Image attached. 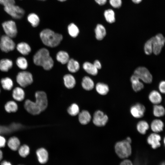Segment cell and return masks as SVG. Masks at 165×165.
I'll list each match as a JSON object with an SVG mask.
<instances>
[{"instance_id": "13", "label": "cell", "mask_w": 165, "mask_h": 165, "mask_svg": "<svg viewBox=\"0 0 165 165\" xmlns=\"http://www.w3.org/2000/svg\"><path fill=\"white\" fill-rule=\"evenodd\" d=\"M161 139L160 136L158 133H153L150 134L148 137L147 142L154 149L157 148L160 146V141Z\"/></svg>"}, {"instance_id": "23", "label": "cell", "mask_w": 165, "mask_h": 165, "mask_svg": "<svg viewBox=\"0 0 165 165\" xmlns=\"http://www.w3.org/2000/svg\"><path fill=\"white\" fill-rule=\"evenodd\" d=\"M82 86L83 88L86 90H90L93 89L94 83L90 77L85 76L82 79Z\"/></svg>"}, {"instance_id": "14", "label": "cell", "mask_w": 165, "mask_h": 165, "mask_svg": "<svg viewBox=\"0 0 165 165\" xmlns=\"http://www.w3.org/2000/svg\"><path fill=\"white\" fill-rule=\"evenodd\" d=\"M24 107L29 113L33 115H38L42 112L35 102L29 100L25 101Z\"/></svg>"}, {"instance_id": "27", "label": "cell", "mask_w": 165, "mask_h": 165, "mask_svg": "<svg viewBox=\"0 0 165 165\" xmlns=\"http://www.w3.org/2000/svg\"><path fill=\"white\" fill-rule=\"evenodd\" d=\"M56 57L57 61L62 64H67L70 59L68 53L63 51L58 52L57 54Z\"/></svg>"}, {"instance_id": "2", "label": "cell", "mask_w": 165, "mask_h": 165, "mask_svg": "<svg viewBox=\"0 0 165 165\" xmlns=\"http://www.w3.org/2000/svg\"><path fill=\"white\" fill-rule=\"evenodd\" d=\"M40 36L43 44L51 47L58 46L63 39L61 34L55 33L49 29H46L42 31Z\"/></svg>"}, {"instance_id": "55", "label": "cell", "mask_w": 165, "mask_h": 165, "mask_svg": "<svg viewBox=\"0 0 165 165\" xmlns=\"http://www.w3.org/2000/svg\"><path fill=\"white\" fill-rule=\"evenodd\" d=\"M1 0H0V2H1Z\"/></svg>"}, {"instance_id": "28", "label": "cell", "mask_w": 165, "mask_h": 165, "mask_svg": "<svg viewBox=\"0 0 165 165\" xmlns=\"http://www.w3.org/2000/svg\"><path fill=\"white\" fill-rule=\"evenodd\" d=\"M13 97L14 99L18 101H22L24 97V92L21 88H15L13 92Z\"/></svg>"}, {"instance_id": "3", "label": "cell", "mask_w": 165, "mask_h": 165, "mask_svg": "<svg viewBox=\"0 0 165 165\" xmlns=\"http://www.w3.org/2000/svg\"><path fill=\"white\" fill-rule=\"evenodd\" d=\"M131 143L126 140L118 141L115 146V152L121 159H125L130 156L132 152Z\"/></svg>"}, {"instance_id": "31", "label": "cell", "mask_w": 165, "mask_h": 165, "mask_svg": "<svg viewBox=\"0 0 165 165\" xmlns=\"http://www.w3.org/2000/svg\"><path fill=\"white\" fill-rule=\"evenodd\" d=\"M96 89L99 94L102 95L107 94L109 91V88L108 85L101 82L98 83L96 84Z\"/></svg>"}, {"instance_id": "20", "label": "cell", "mask_w": 165, "mask_h": 165, "mask_svg": "<svg viewBox=\"0 0 165 165\" xmlns=\"http://www.w3.org/2000/svg\"><path fill=\"white\" fill-rule=\"evenodd\" d=\"M64 84L68 89H72L75 86L76 81L74 76L70 74L64 75L63 77Z\"/></svg>"}, {"instance_id": "9", "label": "cell", "mask_w": 165, "mask_h": 165, "mask_svg": "<svg viewBox=\"0 0 165 165\" xmlns=\"http://www.w3.org/2000/svg\"><path fill=\"white\" fill-rule=\"evenodd\" d=\"M35 103L41 112L45 110L48 105V100L46 93L42 91H38L35 94Z\"/></svg>"}, {"instance_id": "37", "label": "cell", "mask_w": 165, "mask_h": 165, "mask_svg": "<svg viewBox=\"0 0 165 165\" xmlns=\"http://www.w3.org/2000/svg\"><path fill=\"white\" fill-rule=\"evenodd\" d=\"M5 108L6 111L8 112H15L17 110L18 107L15 102L10 101L6 103Z\"/></svg>"}, {"instance_id": "17", "label": "cell", "mask_w": 165, "mask_h": 165, "mask_svg": "<svg viewBox=\"0 0 165 165\" xmlns=\"http://www.w3.org/2000/svg\"><path fill=\"white\" fill-rule=\"evenodd\" d=\"M130 81L132 88L135 92L140 91L143 88L144 86L143 83L140 81V79L134 74L131 77Z\"/></svg>"}, {"instance_id": "44", "label": "cell", "mask_w": 165, "mask_h": 165, "mask_svg": "<svg viewBox=\"0 0 165 165\" xmlns=\"http://www.w3.org/2000/svg\"><path fill=\"white\" fill-rule=\"evenodd\" d=\"M159 89L161 93L164 94L165 92V82L164 81H161L159 83Z\"/></svg>"}, {"instance_id": "49", "label": "cell", "mask_w": 165, "mask_h": 165, "mask_svg": "<svg viewBox=\"0 0 165 165\" xmlns=\"http://www.w3.org/2000/svg\"><path fill=\"white\" fill-rule=\"evenodd\" d=\"M1 165H12L9 162L5 160L2 162L1 164Z\"/></svg>"}, {"instance_id": "57", "label": "cell", "mask_w": 165, "mask_h": 165, "mask_svg": "<svg viewBox=\"0 0 165 165\" xmlns=\"http://www.w3.org/2000/svg\"></svg>"}, {"instance_id": "51", "label": "cell", "mask_w": 165, "mask_h": 165, "mask_svg": "<svg viewBox=\"0 0 165 165\" xmlns=\"http://www.w3.org/2000/svg\"><path fill=\"white\" fill-rule=\"evenodd\" d=\"M127 141L129 142V143H131V138L129 137H127L126 139H125Z\"/></svg>"}, {"instance_id": "5", "label": "cell", "mask_w": 165, "mask_h": 165, "mask_svg": "<svg viewBox=\"0 0 165 165\" xmlns=\"http://www.w3.org/2000/svg\"><path fill=\"white\" fill-rule=\"evenodd\" d=\"M16 81L21 86L25 87L31 84L33 81L31 73L27 71L19 72L16 77Z\"/></svg>"}, {"instance_id": "30", "label": "cell", "mask_w": 165, "mask_h": 165, "mask_svg": "<svg viewBox=\"0 0 165 165\" xmlns=\"http://www.w3.org/2000/svg\"><path fill=\"white\" fill-rule=\"evenodd\" d=\"M7 145L11 150L16 151L19 148L20 142L17 138L13 137L9 139L8 141Z\"/></svg>"}, {"instance_id": "42", "label": "cell", "mask_w": 165, "mask_h": 165, "mask_svg": "<svg viewBox=\"0 0 165 165\" xmlns=\"http://www.w3.org/2000/svg\"><path fill=\"white\" fill-rule=\"evenodd\" d=\"M109 3L113 7L118 8L121 6L122 2L121 0H109Z\"/></svg>"}, {"instance_id": "4", "label": "cell", "mask_w": 165, "mask_h": 165, "mask_svg": "<svg viewBox=\"0 0 165 165\" xmlns=\"http://www.w3.org/2000/svg\"><path fill=\"white\" fill-rule=\"evenodd\" d=\"M134 75L144 82L150 83L152 80V77L148 70L145 67H140L134 71Z\"/></svg>"}, {"instance_id": "41", "label": "cell", "mask_w": 165, "mask_h": 165, "mask_svg": "<svg viewBox=\"0 0 165 165\" xmlns=\"http://www.w3.org/2000/svg\"><path fill=\"white\" fill-rule=\"evenodd\" d=\"M144 49L145 53L147 55L151 54L153 52L152 38L146 42L144 46Z\"/></svg>"}, {"instance_id": "35", "label": "cell", "mask_w": 165, "mask_h": 165, "mask_svg": "<svg viewBox=\"0 0 165 165\" xmlns=\"http://www.w3.org/2000/svg\"><path fill=\"white\" fill-rule=\"evenodd\" d=\"M1 82L2 88L4 89L7 90H10L13 86L12 80L8 77L2 79Z\"/></svg>"}, {"instance_id": "16", "label": "cell", "mask_w": 165, "mask_h": 165, "mask_svg": "<svg viewBox=\"0 0 165 165\" xmlns=\"http://www.w3.org/2000/svg\"><path fill=\"white\" fill-rule=\"evenodd\" d=\"M164 126V123L161 120L156 119L152 121L150 127L153 133H158L163 131Z\"/></svg>"}, {"instance_id": "46", "label": "cell", "mask_w": 165, "mask_h": 165, "mask_svg": "<svg viewBox=\"0 0 165 165\" xmlns=\"http://www.w3.org/2000/svg\"><path fill=\"white\" fill-rule=\"evenodd\" d=\"M119 165H133L131 161L129 160H125L122 161Z\"/></svg>"}, {"instance_id": "47", "label": "cell", "mask_w": 165, "mask_h": 165, "mask_svg": "<svg viewBox=\"0 0 165 165\" xmlns=\"http://www.w3.org/2000/svg\"><path fill=\"white\" fill-rule=\"evenodd\" d=\"M93 64L97 69H100L101 68V63L97 60L95 61Z\"/></svg>"}, {"instance_id": "19", "label": "cell", "mask_w": 165, "mask_h": 165, "mask_svg": "<svg viewBox=\"0 0 165 165\" xmlns=\"http://www.w3.org/2000/svg\"><path fill=\"white\" fill-rule=\"evenodd\" d=\"M79 120L82 125H86L90 122L91 119V116L90 113L86 110H83L79 114Z\"/></svg>"}, {"instance_id": "25", "label": "cell", "mask_w": 165, "mask_h": 165, "mask_svg": "<svg viewBox=\"0 0 165 165\" xmlns=\"http://www.w3.org/2000/svg\"><path fill=\"white\" fill-rule=\"evenodd\" d=\"M67 64L68 69L71 72H76L79 69L80 65L79 62L73 59H69Z\"/></svg>"}, {"instance_id": "38", "label": "cell", "mask_w": 165, "mask_h": 165, "mask_svg": "<svg viewBox=\"0 0 165 165\" xmlns=\"http://www.w3.org/2000/svg\"><path fill=\"white\" fill-rule=\"evenodd\" d=\"M18 67L20 69L24 70L28 66V63L26 59L23 57H20L17 58L16 61Z\"/></svg>"}, {"instance_id": "53", "label": "cell", "mask_w": 165, "mask_h": 165, "mask_svg": "<svg viewBox=\"0 0 165 165\" xmlns=\"http://www.w3.org/2000/svg\"><path fill=\"white\" fill-rule=\"evenodd\" d=\"M57 0L60 2H63L67 0Z\"/></svg>"}, {"instance_id": "21", "label": "cell", "mask_w": 165, "mask_h": 165, "mask_svg": "<svg viewBox=\"0 0 165 165\" xmlns=\"http://www.w3.org/2000/svg\"><path fill=\"white\" fill-rule=\"evenodd\" d=\"M95 37L98 40L103 39L106 35V31L105 27L102 24H98L95 29Z\"/></svg>"}, {"instance_id": "11", "label": "cell", "mask_w": 165, "mask_h": 165, "mask_svg": "<svg viewBox=\"0 0 165 165\" xmlns=\"http://www.w3.org/2000/svg\"><path fill=\"white\" fill-rule=\"evenodd\" d=\"M108 119V117L106 114L100 110H97L94 114L93 122L97 127H103L106 124Z\"/></svg>"}, {"instance_id": "22", "label": "cell", "mask_w": 165, "mask_h": 165, "mask_svg": "<svg viewBox=\"0 0 165 165\" xmlns=\"http://www.w3.org/2000/svg\"><path fill=\"white\" fill-rule=\"evenodd\" d=\"M83 68L86 72L91 75H96L98 73V69L93 64L89 62H85L83 64Z\"/></svg>"}, {"instance_id": "40", "label": "cell", "mask_w": 165, "mask_h": 165, "mask_svg": "<svg viewBox=\"0 0 165 165\" xmlns=\"http://www.w3.org/2000/svg\"><path fill=\"white\" fill-rule=\"evenodd\" d=\"M30 148L27 145H24L19 147L18 152L20 156L23 157H25L29 154Z\"/></svg>"}, {"instance_id": "33", "label": "cell", "mask_w": 165, "mask_h": 165, "mask_svg": "<svg viewBox=\"0 0 165 165\" xmlns=\"http://www.w3.org/2000/svg\"><path fill=\"white\" fill-rule=\"evenodd\" d=\"M28 21L34 27H37L40 22V19L38 16L34 13H31L29 14L27 17Z\"/></svg>"}, {"instance_id": "45", "label": "cell", "mask_w": 165, "mask_h": 165, "mask_svg": "<svg viewBox=\"0 0 165 165\" xmlns=\"http://www.w3.org/2000/svg\"><path fill=\"white\" fill-rule=\"evenodd\" d=\"M6 143L5 139L3 137L0 135V148L4 147Z\"/></svg>"}, {"instance_id": "32", "label": "cell", "mask_w": 165, "mask_h": 165, "mask_svg": "<svg viewBox=\"0 0 165 165\" xmlns=\"http://www.w3.org/2000/svg\"><path fill=\"white\" fill-rule=\"evenodd\" d=\"M153 112L154 115L156 117H162L165 114L164 108L161 105H155L153 107Z\"/></svg>"}, {"instance_id": "29", "label": "cell", "mask_w": 165, "mask_h": 165, "mask_svg": "<svg viewBox=\"0 0 165 165\" xmlns=\"http://www.w3.org/2000/svg\"><path fill=\"white\" fill-rule=\"evenodd\" d=\"M13 62L10 60L4 59L0 61V70L3 72H7L13 66Z\"/></svg>"}, {"instance_id": "12", "label": "cell", "mask_w": 165, "mask_h": 165, "mask_svg": "<svg viewBox=\"0 0 165 165\" xmlns=\"http://www.w3.org/2000/svg\"><path fill=\"white\" fill-rule=\"evenodd\" d=\"M131 115L136 118L142 117L145 111V108L142 104L138 103L132 106L130 109Z\"/></svg>"}, {"instance_id": "36", "label": "cell", "mask_w": 165, "mask_h": 165, "mask_svg": "<svg viewBox=\"0 0 165 165\" xmlns=\"http://www.w3.org/2000/svg\"><path fill=\"white\" fill-rule=\"evenodd\" d=\"M69 35L72 37H76L79 33V30L77 26L74 23L70 24L68 27Z\"/></svg>"}, {"instance_id": "8", "label": "cell", "mask_w": 165, "mask_h": 165, "mask_svg": "<svg viewBox=\"0 0 165 165\" xmlns=\"http://www.w3.org/2000/svg\"><path fill=\"white\" fill-rule=\"evenodd\" d=\"M15 43L11 38L7 35L2 36L0 40V48L3 52L7 53L13 50Z\"/></svg>"}, {"instance_id": "58", "label": "cell", "mask_w": 165, "mask_h": 165, "mask_svg": "<svg viewBox=\"0 0 165 165\" xmlns=\"http://www.w3.org/2000/svg\"></svg>"}, {"instance_id": "52", "label": "cell", "mask_w": 165, "mask_h": 165, "mask_svg": "<svg viewBox=\"0 0 165 165\" xmlns=\"http://www.w3.org/2000/svg\"><path fill=\"white\" fill-rule=\"evenodd\" d=\"M3 157V154L2 151L0 150V161L2 160Z\"/></svg>"}, {"instance_id": "7", "label": "cell", "mask_w": 165, "mask_h": 165, "mask_svg": "<svg viewBox=\"0 0 165 165\" xmlns=\"http://www.w3.org/2000/svg\"><path fill=\"white\" fill-rule=\"evenodd\" d=\"M152 43L153 52L157 55L160 53L163 47L165 39L161 34H158L152 38Z\"/></svg>"}, {"instance_id": "56", "label": "cell", "mask_w": 165, "mask_h": 165, "mask_svg": "<svg viewBox=\"0 0 165 165\" xmlns=\"http://www.w3.org/2000/svg\"><path fill=\"white\" fill-rule=\"evenodd\" d=\"M42 0V1H43V0Z\"/></svg>"}, {"instance_id": "1", "label": "cell", "mask_w": 165, "mask_h": 165, "mask_svg": "<svg viewBox=\"0 0 165 165\" xmlns=\"http://www.w3.org/2000/svg\"><path fill=\"white\" fill-rule=\"evenodd\" d=\"M33 61L35 64L42 66L46 70L51 69L54 64L49 51L45 48L41 49L36 53L33 57Z\"/></svg>"}, {"instance_id": "54", "label": "cell", "mask_w": 165, "mask_h": 165, "mask_svg": "<svg viewBox=\"0 0 165 165\" xmlns=\"http://www.w3.org/2000/svg\"><path fill=\"white\" fill-rule=\"evenodd\" d=\"M160 165H165V163L164 162H163L161 163Z\"/></svg>"}, {"instance_id": "24", "label": "cell", "mask_w": 165, "mask_h": 165, "mask_svg": "<svg viewBox=\"0 0 165 165\" xmlns=\"http://www.w3.org/2000/svg\"><path fill=\"white\" fill-rule=\"evenodd\" d=\"M17 50L23 55L29 54L31 51V48L27 43L24 42H21L18 43L16 46Z\"/></svg>"}, {"instance_id": "15", "label": "cell", "mask_w": 165, "mask_h": 165, "mask_svg": "<svg viewBox=\"0 0 165 165\" xmlns=\"http://www.w3.org/2000/svg\"><path fill=\"white\" fill-rule=\"evenodd\" d=\"M38 162L41 164H45L48 161L49 154L47 150L43 148H39L36 151Z\"/></svg>"}, {"instance_id": "18", "label": "cell", "mask_w": 165, "mask_h": 165, "mask_svg": "<svg viewBox=\"0 0 165 165\" xmlns=\"http://www.w3.org/2000/svg\"><path fill=\"white\" fill-rule=\"evenodd\" d=\"M148 97L150 101L154 105L159 104L162 101L160 94L155 90H152L150 93Z\"/></svg>"}, {"instance_id": "6", "label": "cell", "mask_w": 165, "mask_h": 165, "mask_svg": "<svg viewBox=\"0 0 165 165\" xmlns=\"http://www.w3.org/2000/svg\"><path fill=\"white\" fill-rule=\"evenodd\" d=\"M4 9L8 14L15 19H21L25 13L23 9L14 4L5 6Z\"/></svg>"}, {"instance_id": "48", "label": "cell", "mask_w": 165, "mask_h": 165, "mask_svg": "<svg viewBox=\"0 0 165 165\" xmlns=\"http://www.w3.org/2000/svg\"><path fill=\"white\" fill-rule=\"evenodd\" d=\"M95 1L99 5H103L106 3L107 0H95Z\"/></svg>"}, {"instance_id": "43", "label": "cell", "mask_w": 165, "mask_h": 165, "mask_svg": "<svg viewBox=\"0 0 165 165\" xmlns=\"http://www.w3.org/2000/svg\"><path fill=\"white\" fill-rule=\"evenodd\" d=\"M0 3L5 6L14 5L15 3V0H2Z\"/></svg>"}, {"instance_id": "39", "label": "cell", "mask_w": 165, "mask_h": 165, "mask_svg": "<svg viewBox=\"0 0 165 165\" xmlns=\"http://www.w3.org/2000/svg\"><path fill=\"white\" fill-rule=\"evenodd\" d=\"M79 108L78 105L75 103L72 104L68 109V113L71 116H74L79 113Z\"/></svg>"}, {"instance_id": "34", "label": "cell", "mask_w": 165, "mask_h": 165, "mask_svg": "<svg viewBox=\"0 0 165 165\" xmlns=\"http://www.w3.org/2000/svg\"><path fill=\"white\" fill-rule=\"evenodd\" d=\"M106 20L110 23H112L115 21V14L113 10L109 9L106 10L104 13Z\"/></svg>"}, {"instance_id": "26", "label": "cell", "mask_w": 165, "mask_h": 165, "mask_svg": "<svg viewBox=\"0 0 165 165\" xmlns=\"http://www.w3.org/2000/svg\"><path fill=\"white\" fill-rule=\"evenodd\" d=\"M149 127L148 123L145 121L141 120L138 122L137 124V130L140 134H145Z\"/></svg>"}, {"instance_id": "50", "label": "cell", "mask_w": 165, "mask_h": 165, "mask_svg": "<svg viewBox=\"0 0 165 165\" xmlns=\"http://www.w3.org/2000/svg\"><path fill=\"white\" fill-rule=\"evenodd\" d=\"M142 0H132V2L136 4H138L140 3Z\"/></svg>"}, {"instance_id": "10", "label": "cell", "mask_w": 165, "mask_h": 165, "mask_svg": "<svg viewBox=\"0 0 165 165\" xmlns=\"http://www.w3.org/2000/svg\"><path fill=\"white\" fill-rule=\"evenodd\" d=\"M2 26L6 35L10 38L16 37L17 29L15 22L12 20H9L3 22Z\"/></svg>"}]
</instances>
